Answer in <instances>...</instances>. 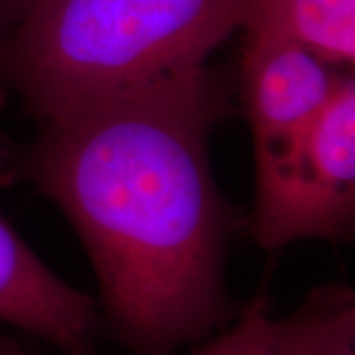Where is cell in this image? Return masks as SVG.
I'll return each instance as SVG.
<instances>
[{
  "instance_id": "1",
  "label": "cell",
  "mask_w": 355,
  "mask_h": 355,
  "mask_svg": "<svg viewBox=\"0 0 355 355\" xmlns=\"http://www.w3.org/2000/svg\"><path fill=\"white\" fill-rule=\"evenodd\" d=\"M225 107L203 69L51 116L20 160L76 223L105 314L135 355H174L231 318L221 275L231 216L207 158Z\"/></svg>"
},
{
  "instance_id": "9",
  "label": "cell",
  "mask_w": 355,
  "mask_h": 355,
  "mask_svg": "<svg viewBox=\"0 0 355 355\" xmlns=\"http://www.w3.org/2000/svg\"><path fill=\"white\" fill-rule=\"evenodd\" d=\"M16 2H18V0H0V16H2L4 12H8V10H10V6L16 4Z\"/></svg>"
},
{
  "instance_id": "8",
  "label": "cell",
  "mask_w": 355,
  "mask_h": 355,
  "mask_svg": "<svg viewBox=\"0 0 355 355\" xmlns=\"http://www.w3.org/2000/svg\"><path fill=\"white\" fill-rule=\"evenodd\" d=\"M0 355H28V354L22 352L18 345H14L12 342H8V340H0Z\"/></svg>"
},
{
  "instance_id": "6",
  "label": "cell",
  "mask_w": 355,
  "mask_h": 355,
  "mask_svg": "<svg viewBox=\"0 0 355 355\" xmlns=\"http://www.w3.org/2000/svg\"><path fill=\"white\" fill-rule=\"evenodd\" d=\"M193 355H355L354 294L338 286L318 291L286 318L254 300Z\"/></svg>"
},
{
  "instance_id": "5",
  "label": "cell",
  "mask_w": 355,
  "mask_h": 355,
  "mask_svg": "<svg viewBox=\"0 0 355 355\" xmlns=\"http://www.w3.org/2000/svg\"><path fill=\"white\" fill-rule=\"evenodd\" d=\"M0 322L46 340L67 355H93L97 302L53 275L0 217Z\"/></svg>"
},
{
  "instance_id": "2",
  "label": "cell",
  "mask_w": 355,
  "mask_h": 355,
  "mask_svg": "<svg viewBox=\"0 0 355 355\" xmlns=\"http://www.w3.org/2000/svg\"><path fill=\"white\" fill-rule=\"evenodd\" d=\"M245 0H24L2 73L44 116L205 69Z\"/></svg>"
},
{
  "instance_id": "4",
  "label": "cell",
  "mask_w": 355,
  "mask_h": 355,
  "mask_svg": "<svg viewBox=\"0 0 355 355\" xmlns=\"http://www.w3.org/2000/svg\"><path fill=\"white\" fill-rule=\"evenodd\" d=\"M241 76L243 101L259 148L310 127L347 73L292 42L247 34Z\"/></svg>"
},
{
  "instance_id": "3",
  "label": "cell",
  "mask_w": 355,
  "mask_h": 355,
  "mask_svg": "<svg viewBox=\"0 0 355 355\" xmlns=\"http://www.w3.org/2000/svg\"><path fill=\"white\" fill-rule=\"evenodd\" d=\"M253 233L263 247L345 237L355 207V83L345 76L300 135L254 148Z\"/></svg>"
},
{
  "instance_id": "7",
  "label": "cell",
  "mask_w": 355,
  "mask_h": 355,
  "mask_svg": "<svg viewBox=\"0 0 355 355\" xmlns=\"http://www.w3.org/2000/svg\"><path fill=\"white\" fill-rule=\"evenodd\" d=\"M241 26L253 36L292 42L334 67L354 65L355 0H245Z\"/></svg>"
}]
</instances>
